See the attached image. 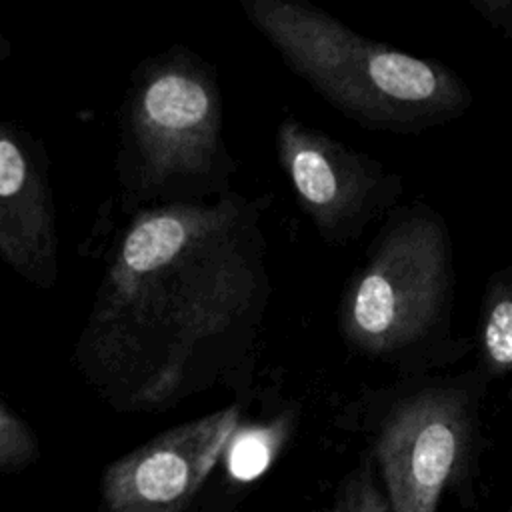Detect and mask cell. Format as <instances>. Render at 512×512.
I'll list each match as a JSON object with an SVG mask.
<instances>
[{
	"label": "cell",
	"mask_w": 512,
	"mask_h": 512,
	"mask_svg": "<svg viewBox=\"0 0 512 512\" xmlns=\"http://www.w3.org/2000/svg\"><path fill=\"white\" fill-rule=\"evenodd\" d=\"M230 450V470L234 476L246 480L260 474L270 462V442L260 432L234 434L228 444Z\"/></svg>",
	"instance_id": "11"
},
{
	"label": "cell",
	"mask_w": 512,
	"mask_h": 512,
	"mask_svg": "<svg viewBox=\"0 0 512 512\" xmlns=\"http://www.w3.org/2000/svg\"><path fill=\"white\" fill-rule=\"evenodd\" d=\"M0 260L50 290L58 280L56 206L48 154L26 128L0 118Z\"/></svg>",
	"instance_id": "8"
},
{
	"label": "cell",
	"mask_w": 512,
	"mask_h": 512,
	"mask_svg": "<svg viewBox=\"0 0 512 512\" xmlns=\"http://www.w3.org/2000/svg\"><path fill=\"white\" fill-rule=\"evenodd\" d=\"M236 406L174 426L114 460L102 476L106 512H184L238 432Z\"/></svg>",
	"instance_id": "7"
},
{
	"label": "cell",
	"mask_w": 512,
	"mask_h": 512,
	"mask_svg": "<svg viewBox=\"0 0 512 512\" xmlns=\"http://www.w3.org/2000/svg\"><path fill=\"white\" fill-rule=\"evenodd\" d=\"M242 8L296 76L366 128L418 132L472 102L444 64L368 40L308 2L242 0Z\"/></svg>",
	"instance_id": "2"
},
{
	"label": "cell",
	"mask_w": 512,
	"mask_h": 512,
	"mask_svg": "<svg viewBox=\"0 0 512 512\" xmlns=\"http://www.w3.org/2000/svg\"><path fill=\"white\" fill-rule=\"evenodd\" d=\"M10 54H12V44H10V40L4 36V32L0 30V62L6 60Z\"/></svg>",
	"instance_id": "13"
},
{
	"label": "cell",
	"mask_w": 512,
	"mask_h": 512,
	"mask_svg": "<svg viewBox=\"0 0 512 512\" xmlns=\"http://www.w3.org/2000/svg\"><path fill=\"white\" fill-rule=\"evenodd\" d=\"M38 454V440L6 402L0 400V468H18L32 462Z\"/></svg>",
	"instance_id": "10"
},
{
	"label": "cell",
	"mask_w": 512,
	"mask_h": 512,
	"mask_svg": "<svg viewBox=\"0 0 512 512\" xmlns=\"http://www.w3.org/2000/svg\"><path fill=\"white\" fill-rule=\"evenodd\" d=\"M454 292L446 224L430 208L396 212L370 260L340 304V332L350 350L392 364L434 352L450 324Z\"/></svg>",
	"instance_id": "3"
},
{
	"label": "cell",
	"mask_w": 512,
	"mask_h": 512,
	"mask_svg": "<svg viewBox=\"0 0 512 512\" xmlns=\"http://www.w3.org/2000/svg\"><path fill=\"white\" fill-rule=\"evenodd\" d=\"M222 96L208 66L186 50L146 62L122 112L120 180L140 198L206 190L232 170Z\"/></svg>",
	"instance_id": "4"
},
{
	"label": "cell",
	"mask_w": 512,
	"mask_h": 512,
	"mask_svg": "<svg viewBox=\"0 0 512 512\" xmlns=\"http://www.w3.org/2000/svg\"><path fill=\"white\" fill-rule=\"evenodd\" d=\"M480 366L488 376H502L512 366V288L504 270L488 284L478 328Z\"/></svg>",
	"instance_id": "9"
},
{
	"label": "cell",
	"mask_w": 512,
	"mask_h": 512,
	"mask_svg": "<svg viewBox=\"0 0 512 512\" xmlns=\"http://www.w3.org/2000/svg\"><path fill=\"white\" fill-rule=\"evenodd\" d=\"M276 148L302 210L328 242L358 238L400 194V178L384 164L296 118L282 120Z\"/></svg>",
	"instance_id": "6"
},
{
	"label": "cell",
	"mask_w": 512,
	"mask_h": 512,
	"mask_svg": "<svg viewBox=\"0 0 512 512\" xmlns=\"http://www.w3.org/2000/svg\"><path fill=\"white\" fill-rule=\"evenodd\" d=\"M338 512H388L384 494H380L372 482L370 468L364 472L346 494V502Z\"/></svg>",
	"instance_id": "12"
},
{
	"label": "cell",
	"mask_w": 512,
	"mask_h": 512,
	"mask_svg": "<svg viewBox=\"0 0 512 512\" xmlns=\"http://www.w3.org/2000/svg\"><path fill=\"white\" fill-rule=\"evenodd\" d=\"M472 438V398L456 382L426 384L392 402L374 446L388 512H438Z\"/></svg>",
	"instance_id": "5"
},
{
	"label": "cell",
	"mask_w": 512,
	"mask_h": 512,
	"mask_svg": "<svg viewBox=\"0 0 512 512\" xmlns=\"http://www.w3.org/2000/svg\"><path fill=\"white\" fill-rule=\"evenodd\" d=\"M240 214L232 200L166 206L130 226L76 344V364L90 382L114 394L138 348L158 332L168 336V354L144 402L178 394L194 348L226 334L256 296Z\"/></svg>",
	"instance_id": "1"
}]
</instances>
